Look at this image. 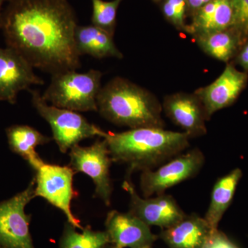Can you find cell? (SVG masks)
Wrapping results in <instances>:
<instances>
[{
	"label": "cell",
	"instance_id": "cell-1",
	"mask_svg": "<svg viewBox=\"0 0 248 248\" xmlns=\"http://www.w3.org/2000/svg\"><path fill=\"white\" fill-rule=\"evenodd\" d=\"M77 27L68 0H11L1 22L7 47L51 76L81 68Z\"/></svg>",
	"mask_w": 248,
	"mask_h": 248
},
{
	"label": "cell",
	"instance_id": "cell-2",
	"mask_svg": "<svg viewBox=\"0 0 248 248\" xmlns=\"http://www.w3.org/2000/svg\"><path fill=\"white\" fill-rule=\"evenodd\" d=\"M112 161L128 166L127 174L154 170L182 154L190 137L164 128H139L122 133L108 132L105 138Z\"/></svg>",
	"mask_w": 248,
	"mask_h": 248
},
{
	"label": "cell",
	"instance_id": "cell-3",
	"mask_svg": "<svg viewBox=\"0 0 248 248\" xmlns=\"http://www.w3.org/2000/svg\"><path fill=\"white\" fill-rule=\"evenodd\" d=\"M97 111L111 123L130 129L164 128L162 104L148 90L117 77L101 88Z\"/></svg>",
	"mask_w": 248,
	"mask_h": 248
},
{
	"label": "cell",
	"instance_id": "cell-4",
	"mask_svg": "<svg viewBox=\"0 0 248 248\" xmlns=\"http://www.w3.org/2000/svg\"><path fill=\"white\" fill-rule=\"evenodd\" d=\"M102 73L91 69L84 73L69 71L52 76L48 87L42 94L54 107L76 111H97V98Z\"/></svg>",
	"mask_w": 248,
	"mask_h": 248
},
{
	"label": "cell",
	"instance_id": "cell-5",
	"mask_svg": "<svg viewBox=\"0 0 248 248\" xmlns=\"http://www.w3.org/2000/svg\"><path fill=\"white\" fill-rule=\"evenodd\" d=\"M29 91L32 96V106L50 125L53 140L62 153H67L86 139L94 137L105 138L107 133L90 123L78 112L54 107L46 102L39 91Z\"/></svg>",
	"mask_w": 248,
	"mask_h": 248
},
{
	"label": "cell",
	"instance_id": "cell-6",
	"mask_svg": "<svg viewBox=\"0 0 248 248\" xmlns=\"http://www.w3.org/2000/svg\"><path fill=\"white\" fill-rule=\"evenodd\" d=\"M35 171V197H42L62 210L66 217L67 222L82 231L84 228L71 209L72 201L78 196L73 188V177L76 173L74 170L71 166L44 162Z\"/></svg>",
	"mask_w": 248,
	"mask_h": 248
},
{
	"label": "cell",
	"instance_id": "cell-7",
	"mask_svg": "<svg viewBox=\"0 0 248 248\" xmlns=\"http://www.w3.org/2000/svg\"><path fill=\"white\" fill-rule=\"evenodd\" d=\"M205 164V155L200 148H194L159 166L157 169L143 171L140 187L143 197L164 194L168 189L195 177Z\"/></svg>",
	"mask_w": 248,
	"mask_h": 248
},
{
	"label": "cell",
	"instance_id": "cell-8",
	"mask_svg": "<svg viewBox=\"0 0 248 248\" xmlns=\"http://www.w3.org/2000/svg\"><path fill=\"white\" fill-rule=\"evenodd\" d=\"M35 179L25 190L0 202V246L5 248H35L29 225L31 215L25 208L35 198Z\"/></svg>",
	"mask_w": 248,
	"mask_h": 248
},
{
	"label": "cell",
	"instance_id": "cell-9",
	"mask_svg": "<svg viewBox=\"0 0 248 248\" xmlns=\"http://www.w3.org/2000/svg\"><path fill=\"white\" fill-rule=\"evenodd\" d=\"M70 165L76 172H82L93 179L95 194L106 205L111 203L112 193L110 167L112 159L106 139L87 147L76 145L69 153Z\"/></svg>",
	"mask_w": 248,
	"mask_h": 248
},
{
	"label": "cell",
	"instance_id": "cell-10",
	"mask_svg": "<svg viewBox=\"0 0 248 248\" xmlns=\"http://www.w3.org/2000/svg\"><path fill=\"white\" fill-rule=\"evenodd\" d=\"M130 176L127 174L122 184L124 190L130 196L129 213L149 226L169 228L182 219L186 214L172 196L161 194L156 197L142 198L137 192Z\"/></svg>",
	"mask_w": 248,
	"mask_h": 248
},
{
	"label": "cell",
	"instance_id": "cell-11",
	"mask_svg": "<svg viewBox=\"0 0 248 248\" xmlns=\"http://www.w3.org/2000/svg\"><path fill=\"white\" fill-rule=\"evenodd\" d=\"M33 67L14 49L0 47V101L14 104L18 94L45 81L34 73Z\"/></svg>",
	"mask_w": 248,
	"mask_h": 248
},
{
	"label": "cell",
	"instance_id": "cell-12",
	"mask_svg": "<svg viewBox=\"0 0 248 248\" xmlns=\"http://www.w3.org/2000/svg\"><path fill=\"white\" fill-rule=\"evenodd\" d=\"M248 79L246 72L239 71L232 65L228 64L212 84L195 91V94L203 104L208 121L214 113L230 107L237 99Z\"/></svg>",
	"mask_w": 248,
	"mask_h": 248
},
{
	"label": "cell",
	"instance_id": "cell-13",
	"mask_svg": "<svg viewBox=\"0 0 248 248\" xmlns=\"http://www.w3.org/2000/svg\"><path fill=\"white\" fill-rule=\"evenodd\" d=\"M105 226L110 244L116 248H153L158 239L151 226L129 212H109Z\"/></svg>",
	"mask_w": 248,
	"mask_h": 248
},
{
	"label": "cell",
	"instance_id": "cell-14",
	"mask_svg": "<svg viewBox=\"0 0 248 248\" xmlns=\"http://www.w3.org/2000/svg\"><path fill=\"white\" fill-rule=\"evenodd\" d=\"M162 108L170 120L190 138L207 133L205 122L208 119L202 101L195 93H178L166 96Z\"/></svg>",
	"mask_w": 248,
	"mask_h": 248
},
{
	"label": "cell",
	"instance_id": "cell-15",
	"mask_svg": "<svg viewBox=\"0 0 248 248\" xmlns=\"http://www.w3.org/2000/svg\"><path fill=\"white\" fill-rule=\"evenodd\" d=\"M211 231L204 217L192 214L161 229L158 237L169 248H203Z\"/></svg>",
	"mask_w": 248,
	"mask_h": 248
},
{
	"label": "cell",
	"instance_id": "cell-16",
	"mask_svg": "<svg viewBox=\"0 0 248 248\" xmlns=\"http://www.w3.org/2000/svg\"><path fill=\"white\" fill-rule=\"evenodd\" d=\"M232 0H210L194 13L193 19L187 25V33L195 36L208 35L233 27Z\"/></svg>",
	"mask_w": 248,
	"mask_h": 248
},
{
	"label": "cell",
	"instance_id": "cell-17",
	"mask_svg": "<svg viewBox=\"0 0 248 248\" xmlns=\"http://www.w3.org/2000/svg\"><path fill=\"white\" fill-rule=\"evenodd\" d=\"M75 42L79 56L87 55L96 59L123 58L116 46L113 36L94 25L78 26L75 32Z\"/></svg>",
	"mask_w": 248,
	"mask_h": 248
},
{
	"label": "cell",
	"instance_id": "cell-18",
	"mask_svg": "<svg viewBox=\"0 0 248 248\" xmlns=\"http://www.w3.org/2000/svg\"><path fill=\"white\" fill-rule=\"evenodd\" d=\"M6 133L11 151L24 158L34 170L45 162L35 149L51 141V138L27 125H12L6 129Z\"/></svg>",
	"mask_w": 248,
	"mask_h": 248
},
{
	"label": "cell",
	"instance_id": "cell-19",
	"mask_svg": "<svg viewBox=\"0 0 248 248\" xmlns=\"http://www.w3.org/2000/svg\"><path fill=\"white\" fill-rule=\"evenodd\" d=\"M242 175V170L237 168L218 179L214 186L210 205L204 217L212 231L218 229V223L232 202Z\"/></svg>",
	"mask_w": 248,
	"mask_h": 248
},
{
	"label": "cell",
	"instance_id": "cell-20",
	"mask_svg": "<svg viewBox=\"0 0 248 248\" xmlns=\"http://www.w3.org/2000/svg\"><path fill=\"white\" fill-rule=\"evenodd\" d=\"M199 46L209 56L218 61L228 62L243 46L239 35L233 29L195 37Z\"/></svg>",
	"mask_w": 248,
	"mask_h": 248
},
{
	"label": "cell",
	"instance_id": "cell-21",
	"mask_svg": "<svg viewBox=\"0 0 248 248\" xmlns=\"http://www.w3.org/2000/svg\"><path fill=\"white\" fill-rule=\"evenodd\" d=\"M82 232L67 222L60 241V248H104L110 244L106 231H94L86 227Z\"/></svg>",
	"mask_w": 248,
	"mask_h": 248
},
{
	"label": "cell",
	"instance_id": "cell-22",
	"mask_svg": "<svg viewBox=\"0 0 248 248\" xmlns=\"http://www.w3.org/2000/svg\"><path fill=\"white\" fill-rule=\"evenodd\" d=\"M123 0H91L93 14L91 22L94 27L114 36L116 27L117 10Z\"/></svg>",
	"mask_w": 248,
	"mask_h": 248
},
{
	"label": "cell",
	"instance_id": "cell-23",
	"mask_svg": "<svg viewBox=\"0 0 248 248\" xmlns=\"http://www.w3.org/2000/svg\"><path fill=\"white\" fill-rule=\"evenodd\" d=\"M186 0H166L163 4L162 11L165 17L179 30L187 32V26L185 24Z\"/></svg>",
	"mask_w": 248,
	"mask_h": 248
},
{
	"label": "cell",
	"instance_id": "cell-24",
	"mask_svg": "<svg viewBox=\"0 0 248 248\" xmlns=\"http://www.w3.org/2000/svg\"><path fill=\"white\" fill-rule=\"evenodd\" d=\"M234 23L232 29L239 35L243 45L248 40V0H232Z\"/></svg>",
	"mask_w": 248,
	"mask_h": 248
},
{
	"label": "cell",
	"instance_id": "cell-25",
	"mask_svg": "<svg viewBox=\"0 0 248 248\" xmlns=\"http://www.w3.org/2000/svg\"><path fill=\"white\" fill-rule=\"evenodd\" d=\"M203 248H240L218 229L211 231Z\"/></svg>",
	"mask_w": 248,
	"mask_h": 248
},
{
	"label": "cell",
	"instance_id": "cell-26",
	"mask_svg": "<svg viewBox=\"0 0 248 248\" xmlns=\"http://www.w3.org/2000/svg\"><path fill=\"white\" fill-rule=\"evenodd\" d=\"M236 62L246 71H248V41L238 54Z\"/></svg>",
	"mask_w": 248,
	"mask_h": 248
},
{
	"label": "cell",
	"instance_id": "cell-27",
	"mask_svg": "<svg viewBox=\"0 0 248 248\" xmlns=\"http://www.w3.org/2000/svg\"><path fill=\"white\" fill-rule=\"evenodd\" d=\"M210 1V0H186V4L187 7L190 11L195 13L201 8L203 7L204 5L208 4Z\"/></svg>",
	"mask_w": 248,
	"mask_h": 248
},
{
	"label": "cell",
	"instance_id": "cell-28",
	"mask_svg": "<svg viewBox=\"0 0 248 248\" xmlns=\"http://www.w3.org/2000/svg\"><path fill=\"white\" fill-rule=\"evenodd\" d=\"M5 0H0V28H1V17H2V14H1V7H2V5L4 4Z\"/></svg>",
	"mask_w": 248,
	"mask_h": 248
},
{
	"label": "cell",
	"instance_id": "cell-29",
	"mask_svg": "<svg viewBox=\"0 0 248 248\" xmlns=\"http://www.w3.org/2000/svg\"><path fill=\"white\" fill-rule=\"evenodd\" d=\"M104 248H116L115 247V246H112V245H111L110 244L107 245V246H106V247Z\"/></svg>",
	"mask_w": 248,
	"mask_h": 248
},
{
	"label": "cell",
	"instance_id": "cell-30",
	"mask_svg": "<svg viewBox=\"0 0 248 248\" xmlns=\"http://www.w3.org/2000/svg\"><path fill=\"white\" fill-rule=\"evenodd\" d=\"M0 248H5L2 247V246H0Z\"/></svg>",
	"mask_w": 248,
	"mask_h": 248
},
{
	"label": "cell",
	"instance_id": "cell-31",
	"mask_svg": "<svg viewBox=\"0 0 248 248\" xmlns=\"http://www.w3.org/2000/svg\"><path fill=\"white\" fill-rule=\"evenodd\" d=\"M155 1H159V0H155Z\"/></svg>",
	"mask_w": 248,
	"mask_h": 248
}]
</instances>
